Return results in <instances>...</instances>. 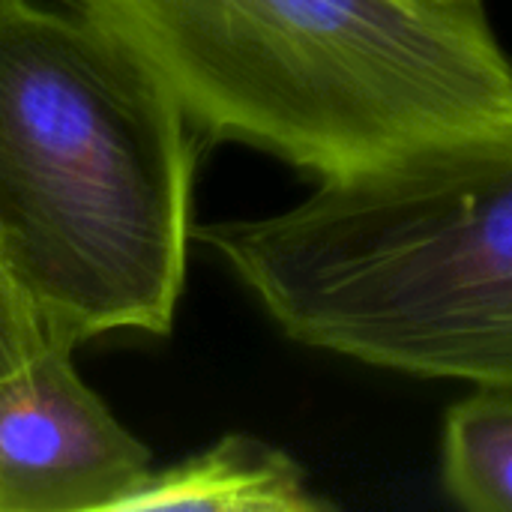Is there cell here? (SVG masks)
<instances>
[{"label":"cell","instance_id":"cell-1","mask_svg":"<svg viewBox=\"0 0 512 512\" xmlns=\"http://www.w3.org/2000/svg\"><path fill=\"white\" fill-rule=\"evenodd\" d=\"M204 141L84 12L0 9V258L48 342L168 336Z\"/></svg>","mask_w":512,"mask_h":512},{"label":"cell","instance_id":"cell-2","mask_svg":"<svg viewBox=\"0 0 512 512\" xmlns=\"http://www.w3.org/2000/svg\"><path fill=\"white\" fill-rule=\"evenodd\" d=\"M195 135L315 180L429 141L512 132V57L483 0H69Z\"/></svg>","mask_w":512,"mask_h":512},{"label":"cell","instance_id":"cell-3","mask_svg":"<svg viewBox=\"0 0 512 512\" xmlns=\"http://www.w3.org/2000/svg\"><path fill=\"white\" fill-rule=\"evenodd\" d=\"M195 240L306 348L512 387V132L420 144Z\"/></svg>","mask_w":512,"mask_h":512},{"label":"cell","instance_id":"cell-4","mask_svg":"<svg viewBox=\"0 0 512 512\" xmlns=\"http://www.w3.org/2000/svg\"><path fill=\"white\" fill-rule=\"evenodd\" d=\"M153 456L48 342L0 378V512H114Z\"/></svg>","mask_w":512,"mask_h":512},{"label":"cell","instance_id":"cell-5","mask_svg":"<svg viewBox=\"0 0 512 512\" xmlns=\"http://www.w3.org/2000/svg\"><path fill=\"white\" fill-rule=\"evenodd\" d=\"M330 507L312 492L303 468L288 453L252 435H225L189 459L150 468L114 512H318Z\"/></svg>","mask_w":512,"mask_h":512},{"label":"cell","instance_id":"cell-6","mask_svg":"<svg viewBox=\"0 0 512 512\" xmlns=\"http://www.w3.org/2000/svg\"><path fill=\"white\" fill-rule=\"evenodd\" d=\"M441 480L474 512H512V387H477L444 420Z\"/></svg>","mask_w":512,"mask_h":512},{"label":"cell","instance_id":"cell-7","mask_svg":"<svg viewBox=\"0 0 512 512\" xmlns=\"http://www.w3.org/2000/svg\"><path fill=\"white\" fill-rule=\"evenodd\" d=\"M48 345L45 327L0 258V378L33 360Z\"/></svg>","mask_w":512,"mask_h":512},{"label":"cell","instance_id":"cell-8","mask_svg":"<svg viewBox=\"0 0 512 512\" xmlns=\"http://www.w3.org/2000/svg\"><path fill=\"white\" fill-rule=\"evenodd\" d=\"M9 3H12V0H0V9H3V6H9Z\"/></svg>","mask_w":512,"mask_h":512}]
</instances>
